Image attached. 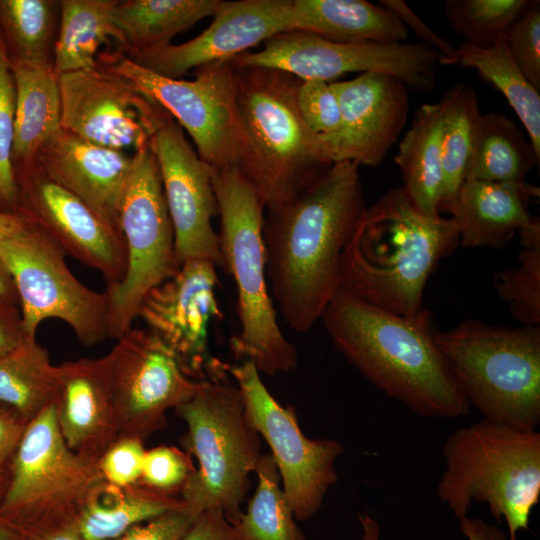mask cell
Instances as JSON below:
<instances>
[{"instance_id": "obj_1", "label": "cell", "mask_w": 540, "mask_h": 540, "mask_svg": "<svg viewBox=\"0 0 540 540\" xmlns=\"http://www.w3.org/2000/svg\"><path fill=\"white\" fill-rule=\"evenodd\" d=\"M365 209L359 165L342 161L286 204L267 211V282L293 330H310L338 292L341 257Z\"/></svg>"}, {"instance_id": "obj_2", "label": "cell", "mask_w": 540, "mask_h": 540, "mask_svg": "<svg viewBox=\"0 0 540 540\" xmlns=\"http://www.w3.org/2000/svg\"><path fill=\"white\" fill-rule=\"evenodd\" d=\"M321 320L335 348L413 413L446 419L469 414L471 406L436 343L426 309L402 316L338 290Z\"/></svg>"}, {"instance_id": "obj_3", "label": "cell", "mask_w": 540, "mask_h": 540, "mask_svg": "<svg viewBox=\"0 0 540 540\" xmlns=\"http://www.w3.org/2000/svg\"><path fill=\"white\" fill-rule=\"evenodd\" d=\"M459 245L452 217L421 212L404 188L366 207L340 262L339 290L378 307L413 316L422 311L426 283Z\"/></svg>"}, {"instance_id": "obj_4", "label": "cell", "mask_w": 540, "mask_h": 540, "mask_svg": "<svg viewBox=\"0 0 540 540\" xmlns=\"http://www.w3.org/2000/svg\"><path fill=\"white\" fill-rule=\"evenodd\" d=\"M300 81L279 70L236 68L242 133L236 168L267 211L289 202L334 163L298 109Z\"/></svg>"}, {"instance_id": "obj_5", "label": "cell", "mask_w": 540, "mask_h": 540, "mask_svg": "<svg viewBox=\"0 0 540 540\" xmlns=\"http://www.w3.org/2000/svg\"><path fill=\"white\" fill-rule=\"evenodd\" d=\"M442 453L440 501L458 520L473 501L485 503L496 520L505 519L508 539L517 540L540 499V433L482 418L451 433Z\"/></svg>"}, {"instance_id": "obj_6", "label": "cell", "mask_w": 540, "mask_h": 540, "mask_svg": "<svg viewBox=\"0 0 540 540\" xmlns=\"http://www.w3.org/2000/svg\"><path fill=\"white\" fill-rule=\"evenodd\" d=\"M218 204V234L222 269L237 288L240 331L230 340L234 356L251 362L268 376L298 365V351L283 334L266 277L263 226L265 209L236 167L213 169Z\"/></svg>"}, {"instance_id": "obj_7", "label": "cell", "mask_w": 540, "mask_h": 540, "mask_svg": "<svg viewBox=\"0 0 540 540\" xmlns=\"http://www.w3.org/2000/svg\"><path fill=\"white\" fill-rule=\"evenodd\" d=\"M435 340L470 406L482 418L522 431L540 424V326H494L467 319Z\"/></svg>"}, {"instance_id": "obj_8", "label": "cell", "mask_w": 540, "mask_h": 540, "mask_svg": "<svg viewBox=\"0 0 540 540\" xmlns=\"http://www.w3.org/2000/svg\"><path fill=\"white\" fill-rule=\"evenodd\" d=\"M174 410L187 426L183 444L198 462L181 499L197 513L219 508L235 524L243 513L250 474L262 456L260 435L247 416L241 391L227 375L203 380Z\"/></svg>"}, {"instance_id": "obj_9", "label": "cell", "mask_w": 540, "mask_h": 540, "mask_svg": "<svg viewBox=\"0 0 540 540\" xmlns=\"http://www.w3.org/2000/svg\"><path fill=\"white\" fill-rule=\"evenodd\" d=\"M102 479L98 462L65 443L53 404L26 426L0 503V519L24 536L77 522L87 495Z\"/></svg>"}, {"instance_id": "obj_10", "label": "cell", "mask_w": 540, "mask_h": 540, "mask_svg": "<svg viewBox=\"0 0 540 540\" xmlns=\"http://www.w3.org/2000/svg\"><path fill=\"white\" fill-rule=\"evenodd\" d=\"M119 221L127 252L126 273L120 282L105 289L109 338L116 340L132 327L149 291L180 268L160 170L150 147L132 154Z\"/></svg>"}, {"instance_id": "obj_11", "label": "cell", "mask_w": 540, "mask_h": 540, "mask_svg": "<svg viewBox=\"0 0 540 540\" xmlns=\"http://www.w3.org/2000/svg\"><path fill=\"white\" fill-rule=\"evenodd\" d=\"M66 255L30 219L0 241V258L14 281L25 335L36 337L42 321L58 319L71 327L82 345L101 343L109 338L107 293L81 283L67 266Z\"/></svg>"}, {"instance_id": "obj_12", "label": "cell", "mask_w": 540, "mask_h": 540, "mask_svg": "<svg viewBox=\"0 0 540 540\" xmlns=\"http://www.w3.org/2000/svg\"><path fill=\"white\" fill-rule=\"evenodd\" d=\"M100 62L166 110L189 133L199 157L214 170L237 166L242 133L236 68L231 61L198 67L191 81L161 76L121 52L104 54Z\"/></svg>"}, {"instance_id": "obj_13", "label": "cell", "mask_w": 540, "mask_h": 540, "mask_svg": "<svg viewBox=\"0 0 540 540\" xmlns=\"http://www.w3.org/2000/svg\"><path fill=\"white\" fill-rule=\"evenodd\" d=\"M235 68L279 70L301 81H327L347 73L379 72L393 75L411 89L429 92L436 86L439 54L418 43H340L304 31L279 33L257 52L232 61Z\"/></svg>"}, {"instance_id": "obj_14", "label": "cell", "mask_w": 540, "mask_h": 540, "mask_svg": "<svg viewBox=\"0 0 540 540\" xmlns=\"http://www.w3.org/2000/svg\"><path fill=\"white\" fill-rule=\"evenodd\" d=\"M228 373L241 391L252 426L271 449L295 519H311L338 480L335 463L345 448L335 439L306 437L299 427L295 408L281 405L272 396L251 362L229 365Z\"/></svg>"}, {"instance_id": "obj_15", "label": "cell", "mask_w": 540, "mask_h": 540, "mask_svg": "<svg viewBox=\"0 0 540 540\" xmlns=\"http://www.w3.org/2000/svg\"><path fill=\"white\" fill-rule=\"evenodd\" d=\"M107 354L118 438L144 441L167 425V412L188 401L202 381L190 378L147 328L127 330Z\"/></svg>"}, {"instance_id": "obj_16", "label": "cell", "mask_w": 540, "mask_h": 540, "mask_svg": "<svg viewBox=\"0 0 540 540\" xmlns=\"http://www.w3.org/2000/svg\"><path fill=\"white\" fill-rule=\"evenodd\" d=\"M216 267L209 260H186L173 277L149 291L137 315L196 381L229 374V365L211 356L208 346L209 328L222 317Z\"/></svg>"}, {"instance_id": "obj_17", "label": "cell", "mask_w": 540, "mask_h": 540, "mask_svg": "<svg viewBox=\"0 0 540 540\" xmlns=\"http://www.w3.org/2000/svg\"><path fill=\"white\" fill-rule=\"evenodd\" d=\"M59 92L61 129L125 152L149 147L162 107L105 64L59 75Z\"/></svg>"}, {"instance_id": "obj_18", "label": "cell", "mask_w": 540, "mask_h": 540, "mask_svg": "<svg viewBox=\"0 0 540 540\" xmlns=\"http://www.w3.org/2000/svg\"><path fill=\"white\" fill-rule=\"evenodd\" d=\"M149 147L159 166L179 265L204 259L222 267L218 234L211 224L218 215L213 168L199 157L182 127L163 108Z\"/></svg>"}, {"instance_id": "obj_19", "label": "cell", "mask_w": 540, "mask_h": 540, "mask_svg": "<svg viewBox=\"0 0 540 540\" xmlns=\"http://www.w3.org/2000/svg\"><path fill=\"white\" fill-rule=\"evenodd\" d=\"M15 175L18 212L44 229L66 254L99 271L107 285L123 279L127 252L120 233L51 180L36 162Z\"/></svg>"}, {"instance_id": "obj_20", "label": "cell", "mask_w": 540, "mask_h": 540, "mask_svg": "<svg viewBox=\"0 0 540 540\" xmlns=\"http://www.w3.org/2000/svg\"><path fill=\"white\" fill-rule=\"evenodd\" d=\"M287 31H292V0H221L211 24L202 33L132 60L161 76L180 79L190 69L232 61Z\"/></svg>"}, {"instance_id": "obj_21", "label": "cell", "mask_w": 540, "mask_h": 540, "mask_svg": "<svg viewBox=\"0 0 540 540\" xmlns=\"http://www.w3.org/2000/svg\"><path fill=\"white\" fill-rule=\"evenodd\" d=\"M332 85L339 100L341 125L323 140L333 162L379 165L406 125L408 87L399 78L379 72L361 73Z\"/></svg>"}, {"instance_id": "obj_22", "label": "cell", "mask_w": 540, "mask_h": 540, "mask_svg": "<svg viewBox=\"0 0 540 540\" xmlns=\"http://www.w3.org/2000/svg\"><path fill=\"white\" fill-rule=\"evenodd\" d=\"M132 155L97 145L63 129L40 149L36 164L122 235L119 209ZM123 236V235H122Z\"/></svg>"}, {"instance_id": "obj_23", "label": "cell", "mask_w": 540, "mask_h": 540, "mask_svg": "<svg viewBox=\"0 0 540 540\" xmlns=\"http://www.w3.org/2000/svg\"><path fill=\"white\" fill-rule=\"evenodd\" d=\"M58 367L56 420L67 446L99 462L118 430L107 355L80 358Z\"/></svg>"}, {"instance_id": "obj_24", "label": "cell", "mask_w": 540, "mask_h": 540, "mask_svg": "<svg viewBox=\"0 0 540 540\" xmlns=\"http://www.w3.org/2000/svg\"><path fill=\"white\" fill-rule=\"evenodd\" d=\"M538 187L523 182L466 178L450 213L466 248H504L516 233L540 224L529 211Z\"/></svg>"}, {"instance_id": "obj_25", "label": "cell", "mask_w": 540, "mask_h": 540, "mask_svg": "<svg viewBox=\"0 0 540 540\" xmlns=\"http://www.w3.org/2000/svg\"><path fill=\"white\" fill-rule=\"evenodd\" d=\"M15 86L14 170L32 166L41 147L61 130L59 75L52 62H11Z\"/></svg>"}, {"instance_id": "obj_26", "label": "cell", "mask_w": 540, "mask_h": 540, "mask_svg": "<svg viewBox=\"0 0 540 540\" xmlns=\"http://www.w3.org/2000/svg\"><path fill=\"white\" fill-rule=\"evenodd\" d=\"M292 31L340 43H403L408 36L393 13L365 0H292Z\"/></svg>"}, {"instance_id": "obj_27", "label": "cell", "mask_w": 540, "mask_h": 540, "mask_svg": "<svg viewBox=\"0 0 540 540\" xmlns=\"http://www.w3.org/2000/svg\"><path fill=\"white\" fill-rule=\"evenodd\" d=\"M221 0L118 1L112 12V39L134 59L170 44L180 32L213 16Z\"/></svg>"}, {"instance_id": "obj_28", "label": "cell", "mask_w": 540, "mask_h": 540, "mask_svg": "<svg viewBox=\"0 0 540 540\" xmlns=\"http://www.w3.org/2000/svg\"><path fill=\"white\" fill-rule=\"evenodd\" d=\"M183 503L141 481L120 486L102 479L87 495L77 525L83 540H111Z\"/></svg>"}, {"instance_id": "obj_29", "label": "cell", "mask_w": 540, "mask_h": 540, "mask_svg": "<svg viewBox=\"0 0 540 540\" xmlns=\"http://www.w3.org/2000/svg\"><path fill=\"white\" fill-rule=\"evenodd\" d=\"M441 102L423 104L398 145L395 155L403 179V188L423 213L437 216L443 188Z\"/></svg>"}, {"instance_id": "obj_30", "label": "cell", "mask_w": 540, "mask_h": 540, "mask_svg": "<svg viewBox=\"0 0 540 540\" xmlns=\"http://www.w3.org/2000/svg\"><path fill=\"white\" fill-rule=\"evenodd\" d=\"M59 389L58 367L48 351L26 336L13 350L0 357V405L29 423L53 405Z\"/></svg>"}, {"instance_id": "obj_31", "label": "cell", "mask_w": 540, "mask_h": 540, "mask_svg": "<svg viewBox=\"0 0 540 540\" xmlns=\"http://www.w3.org/2000/svg\"><path fill=\"white\" fill-rule=\"evenodd\" d=\"M539 164L531 141L512 120L498 112L481 114L466 178L523 182Z\"/></svg>"}, {"instance_id": "obj_32", "label": "cell", "mask_w": 540, "mask_h": 540, "mask_svg": "<svg viewBox=\"0 0 540 540\" xmlns=\"http://www.w3.org/2000/svg\"><path fill=\"white\" fill-rule=\"evenodd\" d=\"M117 0H61L52 64L58 75L97 65V51L112 38Z\"/></svg>"}, {"instance_id": "obj_33", "label": "cell", "mask_w": 540, "mask_h": 540, "mask_svg": "<svg viewBox=\"0 0 540 540\" xmlns=\"http://www.w3.org/2000/svg\"><path fill=\"white\" fill-rule=\"evenodd\" d=\"M443 111L441 153L443 188L440 213H451L467 177L481 112L476 91L456 83L440 100Z\"/></svg>"}, {"instance_id": "obj_34", "label": "cell", "mask_w": 540, "mask_h": 540, "mask_svg": "<svg viewBox=\"0 0 540 540\" xmlns=\"http://www.w3.org/2000/svg\"><path fill=\"white\" fill-rule=\"evenodd\" d=\"M457 52L458 64L476 69L485 81L504 95L521 120L540 158V91L530 84L514 63L505 36L489 47H476L462 42L457 46Z\"/></svg>"}, {"instance_id": "obj_35", "label": "cell", "mask_w": 540, "mask_h": 540, "mask_svg": "<svg viewBox=\"0 0 540 540\" xmlns=\"http://www.w3.org/2000/svg\"><path fill=\"white\" fill-rule=\"evenodd\" d=\"M59 1L0 0V36L11 62H52Z\"/></svg>"}, {"instance_id": "obj_36", "label": "cell", "mask_w": 540, "mask_h": 540, "mask_svg": "<svg viewBox=\"0 0 540 540\" xmlns=\"http://www.w3.org/2000/svg\"><path fill=\"white\" fill-rule=\"evenodd\" d=\"M258 483L246 511L233 524L238 540H305L281 486L271 454L256 467Z\"/></svg>"}, {"instance_id": "obj_37", "label": "cell", "mask_w": 540, "mask_h": 540, "mask_svg": "<svg viewBox=\"0 0 540 540\" xmlns=\"http://www.w3.org/2000/svg\"><path fill=\"white\" fill-rule=\"evenodd\" d=\"M531 0H446L443 12L451 29L476 47L506 36Z\"/></svg>"}, {"instance_id": "obj_38", "label": "cell", "mask_w": 540, "mask_h": 540, "mask_svg": "<svg viewBox=\"0 0 540 540\" xmlns=\"http://www.w3.org/2000/svg\"><path fill=\"white\" fill-rule=\"evenodd\" d=\"M515 266L497 271L496 294L520 326H540V246L522 247Z\"/></svg>"}, {"instance_id": "obj_39", "label": "cell", "mask_w": 540, "mask_h": 540, "mask_svg": "<svg viewBox=\"0 0 540 540\" xmlns=\"http://www.w3.org/2000/svg\"><path fill=\"white\" fill-rule=\"evenodd\" d=\"M15 86L10 59L0 36V212H17L18 194L12 161Z\"/></svg>"}, {"instance_id": "obj_40", "label": "cell", "mask_w": 540, "mask_h": 540, "mask_svg": "<svg viewBox=\"0 0 540 540\" xmlns=\"http://www.w3.org/2000/svg\"><path fill=\"white\" fill-rule=\"evenodd\" d=\"M505 42L508 52L525 78L540 91V2L529 5L509 28Z\"/></svg>"}, {"instance_id": "obj_41", "label": "cell", "mask_w": 540, "mask_h": 540, "mask_svg": "<svg viewBox=\"0 0 540 540\" xmlns=\"http://www.w3.org/2000/svg\"><path fill=\"white\" fill-rule=\"evenodd\" d=\"M297 105L307 126L322 139L339 130L341 111L332 82L300 81L297 89Z\"/></svg>"}, {"instance_id": "obj_42", "label": "cell", "mask_w": 540, "mask_h": 540, "mask_svg": "<svg viewBox=\"0 0 540 540\" xmlns=\"http://www.w3.org/2000/svg\"><path fill=\"white\" fill-rule=\"evenodd\" d=\"M194 467L188 454L176 447L160 445L145 452L140 481L155 490L180 493Z\"/></svg>"}, {"instance_id": "obj_43", "label": "cell", "mask_w": 540, "mask_h": 540, "mask_svg": "<svg viewBox=\"0 0 540 540\" xmlns=\"http://www.w3.org/2000/svg\"><path fill=\"white\" fill-rule=\"evenodd\" d=\"M146 450L136 438H117L98 462L104 480L115 485H130L140 481Z\"/></svg>"}, {"instance_id": "obj_44", "label": "cell", "mask_w": 540, "mask_h": 540, "mask_svg": "<svg viewBox=\"0 0 540 540\" xmlns=\"http://www.w3.org/2000/svg\"><path fill=\"white\" fill-rule=\"evenodd\" d=\"M199 513L183 505L137 524L111 540H179Z\"/></svg>"}, {"instance_id": "obj_45", "label": "cell", "mask_w": 540, "mask_h": 540, "mask_svg": "<svg viewBox=\"0 0 540 540\" xmlns=\"http://www.w3.org/2000/svg\"><path fill=\"white\" fill-rule=\"evenodd\" d=\"M379 5L393 13L426 46L434 49L440 56V63L458 64L457 47L434 32L422 18L403 0H380Z\"/></svg>"}, {"instance_id": "obj_46", "label": "cell", "mask_w": 540, "mask_h": 540, "mask_svg": "<svg viewBox=\"0 0 540 540\" xmlns=\"http://www.w3.org/2000/svg\"><path fill=\"white\" fill-rule=\"evenodd\" d=\"M27 424L14 411L0 405V503L9 486L14 457Z\"/></svg>"}, {"instance_id": "obj_47", "label": "cell", "mask_w": 540, "mask_h": 540, "mask_svg": "<svg viewBox=\"0 0 540 540\" xmlns=\"http://www.w3.org/2000/svg\"><path fill=\"white\" fill-rule=\"evenodd\" d=\"M179 540H238L235 527L219 508L201 511Z\"/></svg>"}, {"instance_id": "obj_48", "label": "cell", "mask_w": 540, "mask_h": 540, "mask_svg": "<svg viewBox=\"0 0 540 540\" xmlns=\"http://www.w3.org/2000/svg\"><path fill=\"white\" fill-rule=\"evenodd\" d=\"M25 337L19 304L0 298V357L17 347Z\"/></svg>"}, {"instance_id": "obj_49", "label": "cell", "mask_w": 540, "mask_h": 540, "mask_svg": "<svg viewBox=\"0 0 540 540\" xmlns=\"http://www.w3.org/2000/svg\"><path fill=\"white\" fill-rule=\"evenodd\" d=\"M459 526L467 540H509L497 526L488 524L481 518L466 516L459 520Z\"/></svg>"}, {"instance_id": "obj_50", "label": "cell", "mask_w": 540, "mask_h": 540, "mask_svg": "<svg viewBox=\"0 0 540 540\" xmlns=\"http://www.w3.org/2000/svg\"><path fill=\"white\" fill-rule=\"evenodd\" d=\"M23 535V534H22ZM23 540H83L78 529L77 522L67 524L46 532L23 535Z\"/></svg>"}, {"instance_id": "obj_51", "label": "cell", "mask_w": 540, "mask_h": 540, "mask_svg": "<svg viewBox=\"0 0 540 540\" xmlns=\"http://www.w3.org/2000/svg\"><path fill=\"white\" fill-rule=\"evenodd\" d=\"M28 222V218L20 212H0V241L18 231Z\"/></svg>"}, {"instance_id": "obj_52", "label": "cell", "mask_w": 540, "mask_h": 540, "mask_svg": "<svg viewBox=\"0 0 540 540\" xmlns=\"http://www.w3.org/2000/svg\"><path fill=\"white\" fill-rule=\"evenodd\" d=\"M0 298L15 301L19 304L17 291L11 274L0 258Z\"/></svg>"}, {"instance_id": "obj_53", "label": "cell", "mask_w": 540, "mask_h": 540, "mask_svg": "<svg viewBox=\"0 0 540 540\" xmlns=\"http://www.w3.org/2000/svg\"><path fill=\"white\" fill-rule=\"evenodd\" d=\"M358 520L361 526L360 540H380V527L376 519L366 513H359Z\"/></svg>"}, {"instance_id": "obj_54", "label": "cell", "mask_w": 540, "mask_h": 540, "mask_svg": "<svg viewBox=\"0 0 540 540\" xmlns=\"http://www.w3.org/2000/svg\"><path fill=\"white\" fill-rule=\"evenodd\" d=\"M0 540H23V535L15 526L0 519Z\"/></svg>"}]
</instances>
